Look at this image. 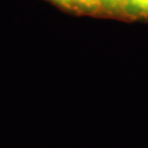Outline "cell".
<instances>
[{
  "label": "cell",
  "instance_id": "obj_3",
  "mask_svg": "<svg viewBox=\"0 0 148 148\" xmlns=\"http://www.w3.org/2000/svg\"><path fill=\"white\" fill-rule=\"evenodd\" d=\"M101 2L102 0H77L76 5H80L85 9H88V10H91V9H97L101 7Z\"/></svg>",
  "mask_w": 148,
  "mask_h": 148
},
{
  "label": "cell",
  "instance_id": "obj_2",
  "mask_svg": "<svg viewBox=\"0 0 148 148\" xmlns=\"http://www.w3.org/2000/svg\"><path fill=\"white\" fill-rule=\"evenodd\" d=\"M126 0H102L101 5L106 9L110 10H116V9H123Z\"/></svg>",
  "mask_w": 148,
  "mask_h": 148
},
{
  "label": "cell",
  "instance_id": "obj_4",
  "mask_svg": "<svg viewBox=\"0 0 148 148\" xmlns=\"http://www.w3.org/2000/svg\"><path fill=\"white\" fill-rule=\"evenodd\" d=\"M52 1L60 5H65V7H71L77 3V0H52Z\"/></svg>",
  "mask_w": 148,
  "mask_h": 148
},
{
  "label": "cell",
  "instance_id": "obj_1",
  "mask_svg": "<svg viewBox=\"0 0 148 148\" xmlns=\"http://www.w3.org/2000/svg\"><path fill=\"white\" fill-rule=\"evenodd\" d=\"M123 10L131 16L148 18V0H126Z\"/></svg>",
  "mask_w": 148,
  "mask_h": 148
}]
</instances>
